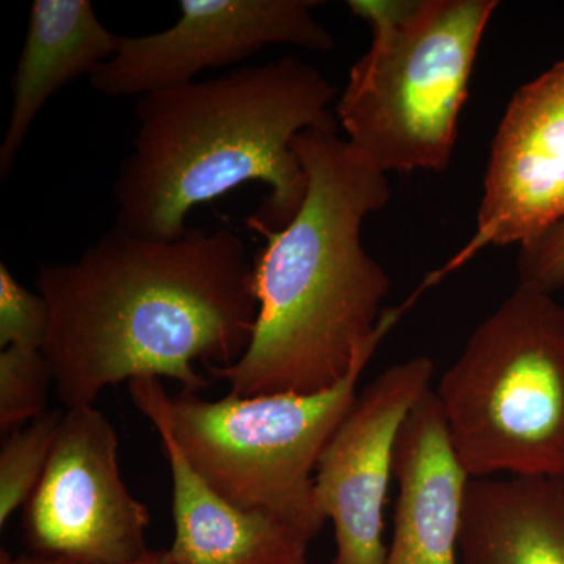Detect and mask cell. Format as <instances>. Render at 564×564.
<instances>
[{
	"instance_id": "cell-7",
	"label": "cell",
	"mask_w": 564,
	"mask_h": 564,
	"mask_svg": "<svg viewBox=\"0 0 564 564\" xmlns=\"http://www.w3.org/2000/svg\"><path fill=\"white\" fill-rule=\"evenodd\" d=\"M120 441L95 406L65 410L46 470L24 505L33 554L128 564L147 547L151 516L122 480Z\"/></svg>"
},
{
	"instance_id": "cell-20",
	"label": "cell",
	"mask_w": 564,
	"mask_h": 564,
	"mask_svg": "<svg viewBox=\"0 0 564 564\" xmlns=\"http://www.w3.org/2000/svg\"><path fill=\"white\" fill-rule=\"evenodd\" d=\"M128 564H174L172 556L169 554V549L166 551H148L144 552L140 558L133 560V562Z\"/></svg>"
},
{
	"instance_id": "cell-17",
	"label": "cell",
	"mask_w": 564,
	"mask_h": 564,
	"mask_svg": "<svg viewBox=\"0 0 564 564\" xmlns=\"http://www.w3.org/2000/svg\"><path fill=\"white\" fill-rule=\"evenodd\" d=\"M51 311L39 292L14 280L9 267L0 263V347L43 350L50 334Z\"/></svg>"
},
{
	"instance_id": "cell-11",
	"label": "cell",
	"mask_w": 564,
	"mask_h": 564,
	"mask_svg": "<svg viewBox=\"0 0 564 564\" xmlns=\"http://www.w3.org/2000/svg\"><path fill=\"white\" fill-rule=\"evenodd\" d=\"M393 477L399 499L386 564H462L459 536L473 478L455 454L432 389L414 404L400 429Z\"/></svg>"
},
{
	"instance_id": "cell-12",
	"label": "cell",
	"mask_w": 564,
	"mask_h": 564,
	"mask_svg": "<svg viewBox=\"0 0 564 564\" xmlns=\"http://www.w3.org/2000/svg\"><path fill=\"white\" fill-rule=\"evenodd\" d=\"M155 430L172 470L174 564H307L310 534L226 500L192 469L169 432Z\"/></svg>"
},
{
	"instance_id": "cell-14",
	"label": "cell",
	"mask_w": 564,
	"mask_h": 564,
	"mask_svg": "<svg viewBox=\"0 0 564 564\" xmlns=\"http://www.w3.org/2000/svg\"><path fill=\"white\" fill-rule=\"evenodd\" d=\"M459 563L564 564V475L470 480Z\"/></svg>"
},
{
	"instance_id": "cell-10",
	"label": "cell",
	"mask_w": 564,
	"mask_h": 564,
	"mask_svg": "<svg viewBox=\"0 0 564 564\" xmlns=\"http://www.w3.org/2000/svg\"><path fill=\"white\" fill-rule=\"evenodd\" d=\"M564 220V61L519 88L492 141L477 232L462 258L488 245H524Z\"/></svg>"
},
{
	"instance_id": "cell-5",
	"label": "cell",
	"mask_w": 564,
	"mask_h": 564,
	"mask_svg": "<svg viewBox=\"0 0 564 564\" xmlns=\"http://www.w3.org/2000/svg\"><path fill=\"white\" fill-rule=\"evenodd\" d=\"M378 344L369 345L339 383L325 391L204 400L170 395L159 378H135L129 392L140 413L162 426L192 469L226 500L317 538L326 518L314 474L326 445L358 399V381Z\"/></svg>"
},
{
	"instance_id": "cell-1",
	"label": "cell",
	"mask_w": 564,
	"mask_h": 564,
	"mask_svg": "<svg viewBox=\"0 0 564 564\" xmlns=\"http://www.w3.org/2000/svg\"><path fill=\"white\" fill-rule=\"evenodd\" d=\"M35 285L51 311L41 351L65 410L135 378L199 393L209 380L195 362L239 361L258 318L252 261L226 228L158 240L113 226L77 261L40 267Z\"/></svg>"
},
{
	"instance_id": "cell-13",
	"label": "cell",
	"mask_w": 564,
	"mask_h": 564,
	"mask_svg": "<svg viewBox=\"0 0 564 564\" xmlns=\"http://www.w3.org/2000/svg\"><path fill=\"white\" fill-rule=\"evenodd\" d=\"M121 36L111 33L88 0H35L28 35L11 77L13 106L0 143V176H9L33 121L52 96L109 62Z\"/></svg>"
},
{
	"instance_id": "cell-6",
	"label": "cell",
	"mask_w": 564,
	"mask_h": 564,
	"mask_svg": "<svg viewBox=\"0 0 564 564\" xmlns=\"http://www.w3.org/2000/svg\"><path fill=\"white\" fill-rule=\"evenodd\" d=\"M473 480L564 475V307L519 282L470 334L436 391Z\"/></svg>"
},
{
	"instance_id": "cell-3",
	"label": "cell",
	"mask_w": 564,
	"mask_h": 564,
	"mask_svg": "<svg viewBox=\"0 0 564 564\" xmlns=\"http://www.w3.org/2000/svg\"><path fill=\"white\" fill-rule=\"evenodd\" d=\"M334 95L315 66L285 57L140 96L132 152L113 184L115 226L176 240L192 209L261 182L269 195L245 221L256 232L280 231L306 196L293 140L311 129L337 131Z\"/></svg>"
},
{
	"instance_id": "cell-19",
	"label": "cell",
	"mask_w": 564,
	"mask_h": 564,
	"mask_svg": "<svg viewBox=\"0 0 564 564\" xmlns=\"http://www.w3.org/2000/svg\"><path fill=\"white\" fill-rule=\"evenodd\" d=\"M0 564H79L63 556H50L40 554L13 555L6 549L0 551Z\"/></svg>"
},
{
	"instance_id": "cell-16",
	"label": "cell",
	"mask_w": 564,
	"mask_h": 564,
	"mask_svg": "<svg viewBox=\"0 0 564 564\" xmlns=\"http://www.w3.org/2000/svg\"><path fill=\"white\" fill-rule=\"evenodd\" d=\"M51 384H54V377L43 351L10 347L0 352V430L3 434L50 411Z\"/></svg>"
},
{
	"instance_id": "cell-2",
	"label": "cell",
	"mask_w": 564,
	"mask_h": 564,
	"mask_svg": "<svg viewBox=\"0 0 564 564\" xmlns=\"http://www.w3.org/2000/svg\"><path fill=\"white\" fill-rule=\"evenodd\" d=\"M292 148L306 196L280 231H258L265 245L252 258L250 347L232 366L207 369L237 397L333 388L399 318L381 311L391 280L361 240L367 215L391 199L388 177L337 131H304Z\"/></svg>"
},
{
	"instance_id": "cell-9",
	"label": "cell",
	"mask_w": 564,
	"mask_h": 564,
	"mask_svg": "<svg viewBox=\"0 0 564 564\" xmlns=\"http://www.w3.org/2000/svg\"><path fill=\"white\" fill-rule=\"evenodd\" d=\"M434 362L426 356L383 370L355 404L318 459L315 499L334 525L332 564H386L384 505L393 451L404 419L432 389Z\"/></svg>"
},
{
	"instance_id": "cell-18",
	"label": "cell",
	"mask_w": 564,
	"mask_h": 564,
	"mask_svg": "<svg viewBox=\"0 0 564 564\" xmlns=\"http://www.w3.org/2000/svg\"><path fill=\"white\" fill-rule=\"evenodd\" d=\"M518 270L521 284L552 295L564 288V220L521 245Z\"/></svg>"
},
{
	"instance_id": "cell-8",
	"label": "cell",
	"mask_w": 564,
	"mask_h": 564,
	"mask_svg": "<svg viewBox=\"0 0 564 564\" xmlns=\"http://www.w3.org/2000/svg\"><path fill=\"white\" fill-rule=\"evenodd\" d=\"M317 0H181L173 28L121 36L109 62L88 77L107 98L184 87L204 69L225 68L267 46L332 51L334 36L315 18Z\"/></svg>"
},
{
	"instance_id": "cell-15",
	"label": "cell",
	"mask_w": 564,
	"mask_h": 564,
	"mask_svg": "<svg viewBox=\"0 0 564 564\" xmlns=\"http://www.w3.org/2000/svg\"><path fill=\"white\" fill-rule=\"evenodd\" d=\"M65 411L51 410L7 434L0 451V527L28 503L50 463Z\"/></svg>"
},
{
	"instance_id": "cell-4",
	"label": "cell",
	"mask_w": 564,
	"mask_h": 564,
	"mask_svg": "<svg viewBox=\"0 0 564 564\" xmlns=\"http://www.w3.org/2000/svg\"><path fill=\"white\" fill-rule=\"evenodd\" d=\"M496 0H350L372 31L336 107L381 173L444 172Z\"/></svg>"
}]
</instances>
